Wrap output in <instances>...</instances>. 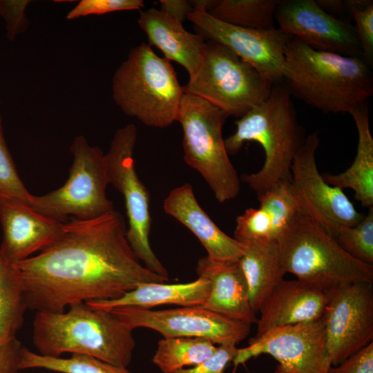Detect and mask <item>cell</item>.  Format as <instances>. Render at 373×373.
I'll return each mask as SVG.
<instances>
[{
  "mask_svg": "<svg viewBox=\"0 0 373 373\" xmlns=\"http://www.w3.org/2000/svg\"><path fill=\"white\" fill-rule=\"evenodd\" d=\"M334 238L352 257L373 265V207L358 223L342 228Z\"/></svg>",
  "mask_w": 373,
  "mask_h": 373,
  "instance_id": "cell-30",
  "label": "cell"
},
{
  "mask_svg": "<svg viewBox=\"0 0 373 373\" xmlns=\"http://www.w3.org/2000/svg\"><path fill=\"white\" fill-rule=\"evenodd\" d=\"M137 137L134 124L116 131L105 154L108 182L124 197L128 222L126 238L135 254L147 269L169 278L149 242L150 195L135 170L133 153Z\"/></svg>",
  "mask_w": 373,
  "mask_h": 373,
  "instance_id": "cell-10",
  "label": "cell"
},
{
  "mask_svg": "<svg viewBox=\"0 0 373 373\" xmlns=\"http://www.w3.org/2000/svg\"><path fill=\"white\" fill-rule=\"evenodd\" d=\"M137 23L150 46L160 49L169 61L182 66L189 79L196 75L205 45L202 36L188 32L182 21L154 8L141 11Z\"/></svg>",
  "mask_w": 373,
  "mask_h": 373,
  "instance_id": "cell-21",
  "label": "cell"
},
{
  "mask_svg": "<svg viewBox=\"0 0 373 373\" xmlns=\"http://www.w3.org/2000/svg\"><path fill=\"white\" fill-rule=\"evenodd\" d=\"M319 142L317 132L303 142L293 159L289 187L298 212L314 220L335 238L342 228L358 223L363 215L343 189L327 183L319 173L316 162Z\"/></svg>",
  "mask_w": 373,
  "mask_h": 373,
  "instance_id": "cell-11",
  "label": "cell"
},
{
  "mask_svg": "<svg viewBox=\"0 0 373 373\" xmlns=\"http://www.w3.org/2000/svg\"><path fill=\"white\" fill-rule=\"evenodd\" d=\"M327 373H373V342L350 356Z\"/></svg>",
  "mask_w": 373,
  "mask_h": 373,
  "instance_id": "cell-36",
  "label": "cell"
},
{
  "mask_svg": "<svg viewBox=\"0 0 373 373\" xmlns=\"http://www.w3.org/2000/svg\"><path fill=\"white\" fill-rule=\"evenodd\" d=\"M280 0H221L209 12L221 21L243 28H274Z\"/></svg>",
  "mask_w": 373,
  "mask_h": 373,
  "instance_id": "cell-28",
  "label": "cell"
},
{
  "mask_svg": "<svg viewBox=\"0 0 373 373\" xmlns=\"http://www.w3.org/2000/svg\"><path fill=\"white\" fill-rule=\"evenodd\" d=\"M217 347L211 341L202 337L163 338L157 343L152 361L163 373H171L199 364Z\"/></svg>",
  "mask_w": 373,
  "mask_h": 373,
  "instance_id": "cell-26",
  "label": "cell"
},
{
  "mask_svg": "<svg viewBox=\"0 0 373 373\" xmlns=\"http://www.w3.org/2000/svg\"><path fill=\"white\" fill-rule=\"evenodd\" d=\"M358 132L356 155L352 165L339 174H323L329 184L354 191L356 200L363 207H373V138L370 128L367 106L365 104L352 111Z\"/></svg>",
  "mask_w": 373,
  "mask_h": 373,
  "instance_id": "cell-24",
  "label": "cell"
},
{
  "mask_svg": "<svg viewBox=\"0 0 373 373\" xmlns=\"http://www.w3.org/2000/svg\"><path fill=\"white\" fill-rule=\"evenodd\" d=\"M211 287V282L204 277L182 284L144 283L117 298L86 303L94 309L104 311L123 307L151 309L164 305L202 306L209 295Z\"/></svg>",
  "mask_w": 373,
  "mask_h": 373,
  "instance_id": "cell-23",
  "label": "cell"
},
{
  "mask_svg": "<svg viewBox=\"0 0 373 373\" xmlns=\"http://www.w3.org/2000/svg\"><path fill=\"white\" fill-rule=\"evenodd\" d=\"M371 66L363 57L315 50L291 37L283 79L290 93L325 113H348L373 93Z\"/></svg>",
  "mask_w": 373,
  "mask_h": 373,
  "instance_id": "cell-2",
  "label": "cell"
},
{
  "mask_svg": "<svg viewBox=\"0 0 373 373\" xmlns=\"http://www.w3.org/2000/svg\"><path fill=\"white\" fill-rule=\"evenodd\" d=\"M143 7L142 0H82L68 12L66 19L73 20L91 15L139 10Z\"/></svg>",
  "mask_w": 373,
  "mask_h": 373,
  "instance_id": "cell-33",
  "label": "cell"
},
{
  "mask_svg": "<svg viewBox=\"0 0 373 373\" xmlns=\"http://www.w3.org/2000/svg\"><path fill=\"white\" fill-rule=\"evenodd\" d=\"M28 0H0V16L6 21V37L14 41L17 36L24 32L29 24L26 17Z\"/></svg>",
  "mask_w": 373,
  "mask_h": 373,
  "instance_id": "cell-34",
  "label": "cell"
},
{
  "mask_svg": "<svg viewBox=\"0 0 373 373\" xmlns=\"http://www.w3.org/2000/svg\"><path fill=\"white\" fill-rule=\"evenodd\" d=\"M238 349L234 344L220 345L210 357L199 364L171 373H224L227 365L235 358Z\"/></svg>",
  "mask_w": 373,
  "mask_h": 373,
  "instance_id": "cell-35",
  "label": "cell"
},
{
  "mask_svg": "<svg viewBox=\"0 0 373 373\" xmlns=\"http://www.w3.org/2000/svg\"><path fill=\"white\" fill-rule=\"evenodd\" d=\"M126 230L116 210L65 222L54 245L15 266L27 309L61 313L73 304L115 299L141 284L168 281L141 264Z\"/></svg>",
  "mask_w": 373,
  "mask_h": 373,
  "instance_id": "cell-1",
  "label": "cell"
},
{
  "mask_svg": "<svg viewBox=\"0 0 373 373\" xmlns=\"http://www.w3.org/2000/svg\"><path fill=\"white\" fill-rule=\"evenodd\" d=\"M318 5L325 12L342 13L347 12L345 1L339 0H318Z\"/></svg>",
  "mask_w": 373,
  "mask_h": 373,
  "instance_id": "cell-39",
  "label": "cell"
},
{
  "mask_svg": "<svg viewBox=\"0 0 373 373\" xmlns=\"http://www.w3.org/2000/svg\"><path fill=\"white\" fill-rule=\"evenodd\" d=\"M20 370L44 369L59 373H133L127 367L108 363L97 358L73 354L70 357H52L33 352L23 347Z\"/></svg>",
  "mask_w": 373,
  "mask_h": 373,
  "instance_id": "cell-29",
  "label": "cell"
},
{
  "mask_svg": "<svg viewBox=\"0 0 373 373\" xmlns=\"http://www.w3.org/2000/svg\"><path fill=\"white\" fill-rule=\"evenodd\" d=\"M193 8L186 19L203 38L224 46L274 85L282 82L291 36L276 28L258 30L234 26L216 19L202 8Z\"/></svg>",
  "mask_w": 373,
  "mask_h": 373,
  "instance_id": "cell-14",
  "label": "cell"
},
{
  "mask_svg": "<svg viewBox=\"0 0 373 373\" xmlns=\"http://www.w3.org/2000/svg\"><path fill=\"white\" fill-rule=\"evenodd\" d=\"M227 117L219 107L184 91L176 118L183 130L184 161L200 173L219 202L235 198L240 190L222 137Z\"/></svg>",
  "mask_w": 373,
  "mask_h": 373,
  "instance_id": "cell-7",
  "label": "cell"
},
{
  "mask_svg": "<svg viewBox=\"0 0 373 373\" xmlns=\"http://www.w3.org/2000/svg\"><path fill=\"white\" fill-rule=\"evenodd\" d=\"M108 312L132 331L145 327L159 332L164 338L202 337L220 345H236L248 336L251 325L202 306L162 310L123 307Z\"/></svg>",
  "mask_w": 373,
  "mask_h": 373,
  "instance_id": "cell-12",
  "label": "cell"
},
{
  "mask_svg": "<svg viewBox=\"0 0 373 373\" xmlns=\"http://www.w3.org/2000/svg\"><path fill=\"white\" fill-rule=\"evenodd\" d=\"M196 272L198 277L206 278L211 284L209 295L202 307L236 320L257 323L239 260L218 262L207 256L198 261Z\"/></svg>",
  "mask_w": 373,
  "mask_h": 373,
  "instance_id": "cell-20",
  "label": "cell"
},
{
  "mask_svg": "<svg viewBox=\"0 0 373 373\" xmlns=\"http://www.w3.org/2000/svg\"><path fill=\"white\" fill-rule=\"evenodd\" d=\"M235 132L224 140L228 154H236L246 142H256L264 150L265 162L258 172L242 180L258 198L280 182H289L294 157L302 144L291 93L280 84L269 95L235 122Z\"/></svg>",
  "mask_w": 373,
  "mask_h": 373,
  "instance_id": "cell-4",
  "label": "cell"
},
{
  "mask_svg": "<svg viewBox=\"0 0 373 373\" xmlns=\"http://www.w3.org/2000/svg\"><path fill=\"white\" fill-rule=\"evenodd\" d=\"M165 213L187 227L200 240L207 256L218 262H236L244 246L224 233L198 202L189 183L175 187L164 199Z\"/></svg>",
  "mask_w": 373,
  "mask_h": 373,
  "instance_id": "cell-19",
  "label": "cell"
},
{
  "mask_svg": "<svg viewBox=\"0 0 373 373\" xmlns=\"http://www.w3.org/2000/svg\"><path fill=\"white\" fill-rule=\"evenodd\" d=\"M30 193L19 178L7 146L0 116V198H15L28 203Z\"/></svg>",
  "mask_w": 373,
  "mask_h": 373,
  "instance_id": "cell-32",
  "label": "cell"
},
{
  "mask_svg": "<svg viewBox=\"0 0 373 373\" xmlns=\"http://www.w3.org/2000/svg\"><path fill=\"white\" fill-rule=\"evenodd\" d=\"M274 84L224 46L208 40L196 75L184 86L199 96L240 117L269 95Z\"/></svg>",
  "mask_w": 373,
  "mask_h": 373,
  "instance_id": "cell-8",
  "label": "cell"
},
{
  "mask_svg": "<svg viewBox=\"0 0 373 373\" xmlns=\"http://www.w3.org/2000/svg\"><path fill=\"white\" fill-rule=\"evenodd\" d=\"M269 354L287 373H327L331 365L327 348L324 316L314 321L272 329L249 345L238 348L234 366L251 358Z\"/></svg>",
  "mask_w": 373,
  "mask_h": 373,
  "instance_id": "cell-13",
  "label": "cell"
},
{
  "mask_svg": "<svg viewBox=\"0 0 373 373\" xmlns=\"http://www.w3.org/2000/svg\"><path fill=\"white\" fill-rule=\"evenodd\" d=\"M70 151L73 160L65 184L44 195L30 193V206L61 222L69 217L95 218L115 210L106 193L109 182L105 154L82 135L74 139Z\"/></svg>",
  "mask_w": 373,
  "mask_h": 373,
  "instance_id": "cell-9",
  "label": "cell"
},
{
  "mask_svg": "<svg viewBox=\"0 0 373 373\" xmlns=\"http://www.w3.org/2000/svg\"><path fill=\"white\" fill-rule=\"evenodd\" d=\"M0 255L12 266L54 245L61 237L65 222L36 211L26 202L8 198H0Z\"/></svg>",
  "mask_w": 373,
  "mask_h": 373,
  "instance_id": "cell-17",
  "label": "cell"
},
{
  "mask_svg": "<svg viewBox=\"0 0 373 373\" xmlns=\"http://www.w3.org/2000/svg\"><path fill=\"white\" fill-rule=\"evenodd\" d=\"M326 291L327 348L334 366L372 342L373 283H345Z\"/></svg>",
  "mask_w": 373,
  "mask_h": 373,
  "instance_id": "cell-15",
  "label": "cell"
},
{
  "mask_svg": "<svg viewBox=\"0 0 373 373\" xmlns=\"http://www.w3.org/2000/svg\"><path fill=\"white\" fill-rule=\"evenodd\" d=\"M160 10L183 21L193 10L191 2L185 0H161Z\"/></svg>",
  "mask_w": 373,
  "mask_h": 373,
  "instance_id": "cell-38",
  "label": "cell"
},
{
  "mask_svg": "<svg viewBox=\"0 0 373 373\" xmlns=\"http://www.w3.org/2000/svg\"><path fill=\"white\" fill-rule=\"evenodd\" d=\"M327 302L322 288L298 279H283L259 309L254 338L278 327L316 321L324 316Z\"/></svg>",
  "mask_w": 373,
  "mask_h": 373,
  "instance_id": "cell-18",
  "label": "cell"
},
{
  "mask_svg": "<svg viewBox=\"0 0 373 373\" xmlns=\"http://www.w3.org/2000/svg\"><path fill=\"white\" fill-rule=\"evenodd\" d=\"M184 93L170 61L145 42L131 49L113 76L115 104L149 126L165 128L176 121Z\"/></svg>",
  "mask_w": 373,
  "mask_h": 373,
  "instance_id": "cell-5",
  "label": "cell"
},
{
  "mask_svg": "<svg viewBox=\"0 0 373 373\" xmlns=\"http://www.w3.org/2000/svg\"><path fill=\"white\" fill-rule=\"evenodd\" d=\"M275 20L281 32L315 50L363 57L354 26L329 15L316 1L280 0Z\"/></svg>",
  "mask_w": 373,
  "mask_h": 373,
  "instance_id": "cell-16",
  "label": "cell"
},
{
  "mask_svg": "<svg viewBox=\"0 0 373 373\" xmlns=\"http://www.w3.org/2000/svg\"><path fill=\"white\" fill-rule=\"evenodd\" d=\"M61 313L36 312L32 341L39 354L90 356L127 367L135 346L132 330L111 312L78 303Z\"/></svg>",
  "mask_w": 373,
  "mask_h": 373,
  "instance_id": "cell-3",
  "label": "cell"
},
{
  "mask_svg": "<svg viewBox=\"0 0 373 373\" xmlns=\"http://www.w3.org/2000/svg\"><path fill=\"white\" fill-rule=\"evenodd\" d=\"M22 348L17 337L0 341V373H18Z\"/></svg>",
  "mask_w": 373,
  "mask_h": 373,
  "instance_id": "cell-37",
  "label": "cell"
},
{
  "mask_svg": "<svg viewBox=\"0 0 373 373\" xmlns=\"http://www.w3.org/2000/svg\"><path fill=\"white\" fill-rule=\"evenodd\" d=\"M274 373H287L280 365H277Z\"/></svg>",
  "mask_w": 373,
  "mask_h": 373,
  "instance_id": "cell-40",
  "label": "cell"
},
{
  "mask_svg": "<svg viewBox=\"0 0 373 373\" xmlns=\"http://www.w3.org/2000/svg\"><path fill=\"white\" fill-rule=\"evenodd\" d=\"M26 309L19 272L0 255V341L16 337Z\"/></svg>",
  "mask_w": 373,
  "mask_h": 373,
  "instance_id": "cell-27",
  "label": "cell"
},
{
  "mask_svg": "<svg viewBox=\"0 0 373 373\" xmlns=\"http://www.w3.org/2000/svg\"><path fill=\"white\" fill-rule=\"evenodd\" d=\"M284 271L327 291L342 284L373 283V265L348 254L318 222L298 212L278 238Z\"/></svg>",
  "mask_w": 373,
  "mask_h": 373,
  "instance_id": "cell-6",
  "label": "cell"
},
{
  "mask_svg": "<svg viewBox=\"0 0 373 373\" xmlns=\"http://www.w3.org/2000/svg\"><path fill=\"white\" fill-rule=\"evenodd\" d=\"M260 206L238 216L234 238L242 244L277 241L298 212L289 182H280L258 198Z\"/></svg>",
  "mask_w": 373,
  "mask_h": 373,
  "instance_id": "cell-22",
  "label": "cell"
},
{
  "mask_svg": "<svg viewBox=\"0 0 373 373\" xmlns=\"http://www.w3.org/2000/svg\"><path fill=\"white\" fill-rule=\"evenodd\" d=\"M345 5L355 21L363 57L370 66L373 64V2L371 0H347Z\"/></svg>",
  "mask_w": 373,
  "mask_h": 373,
  "instance_id": "cell-31",
  "label": "cell"
},
{
  "mask_svg": "<svg viewBox=\"0 0 373 373\" xmlns=\"http://www.w3.org/2000/svg\"><path fill=\"white\" fill-rule=\"evenodd\" d=\"M239 260L248 286L251 306L257 314L269 294L285 274L277 241L242 244Z\"/></svg>",
  "mask_w": 373,
  "mask_h": 373,
  "instance_id": "cell-25",
  "label": "cell"
}]
</instances>
